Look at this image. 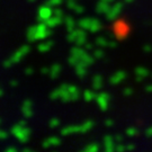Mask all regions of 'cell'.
<instances>
[{
  "label": "cell",
  "mask_w": 152,
  "mask_h": 152,
  "mask_svg": "<svg viewBox=\"0 0 152 152\" xmlns=\"http://www.w3.org/2000/svg\"><path fill=\"white\" fill-rule=\"evenodd\" d=\"M76 130H77L76 127L68 126V127H64V129L61 130V134H62V135H68V134H70V133H72V132H75Z\"/></svg>",
  "instance_id": "10"
},
{
  "label": "cell",
  "mask_w": 152,
  "mask_h": 152,
  "mask_svg": "<svg viewBox=\"0 0 152 152\" xmlns=\"http://www.w3.org/2000/svg\"><path fill=\"white\" fill-rule=\"evenodd\" d=\"M1 95H2V90L0 89V97H1Z\"/></svg>",
  "instance_id": "26"
},
{
  "label": "cell",
  "mask_w": 152,
  "mask_h": 152,
  "mask_svg": "<svg viewBox=\"0 0 152 152\" xmlns=\"http://www.w3.org/2000/svg\"><path fill=\"white\" fill-rule=\"evenodd\" d=\"M9 85H10L11 87H16L17 85H18V81H17V80H10Z\"/></svg>",
  "instance_id": "21"
},
{
  "label": "cell",
  "mask_w": 152,
  "mask_h": 152,
  "mask_svg": "<svg viewBox=\"0 0 152 152\" xmlns=\"http://www.w3.org/2000/svg\"><path fill=\"white\" fill-rule=\"evenodd\" d=\"M52 46H53V42L52 41H46V42H42V43L38 44L37 50L38 52H41V53H46L48 51L51 50Z\"/></svg>",
  "instance_id": "6"
},
{
  "label": "cell",
  "mask_w": 152,
  "mask_h": 152,
  "mask_svg": "<svg viewBox=\"0 0 152 152\" xmlns=\"http://www.w3.org/2000/svg\"><path fill=\"white\" fill-rule=\"evenodd\" d=\"M60 143H61V140L58 136H50V137H48L46 140H44L42 142V147L44 149H48V148H51V147H56Z\"/></svg>",
  "instance_id": "5"
},
{
  "label": "cell",
  "mask_w": 152,
  "mask_h": 152,
  "mask_svg": "<svg viewBox=\"0 0 152 152\" xmlns=\"http://www.w3.org/2000/svg\"><path fill=\"white\" fill-rule=\"evenodd\" d=\"M68 6H69V7H72V1H71V0L68 1Z\"/></svg>",
  "instance_id": "24"
},
{
  "label": "cell",
  "mask_w": 152,
  "mask_h": 152,
  "mask_svg": "<svg viewBox=\"0 0 152 152\" xmlns=\"http://www.w3.org/2000/svg\"><path fill=\"white\" fill-rule=\"evenodd\" d=\"M29 50H31L29 45H23V46H20V48L10 56L12 63H14V64H15V63H18V62L22 60L23 58L29 52Z\"/></svg>",
  "instance_id": "3"
},
{
  "label": "cell",
  "mask_w": 152,
  "mask_h": 152,
  "mask_svg": "<svg viewBox=\"0 0 152 152\" xmlns=\"http://www.w3.org/2000/svg\"><path fill=\"white\" fill-rule=\"evenodd\" d=\"M28 2H35V1H36V0H27Z\"/></svg>",
  "instance_id": "25"
},
{
  "label": "cell",
  "mask_w": 152,
  "mask_h": 152,
  "mask_svg": "<svg viewBox=\"0 0 152 152\" xmlns=\"http://www.w3.org/2000/svg\"><path fill=\"white\" fill-rule=\"evenodd\" d=\"M12 64H14V63H12V61H11V59H7V60H6L5 62L2 63V65H4V68H10V66H11Z\"/></svg>",
  "instance_id": "14"
},
{
  "label": "cell",
  "mask_w": 152,
  "mask_h": 152,
  "mask_svg": "<svg viewBox=\"0 0 152 152\" xmlns=\"http://www.w3.org/2000/svg\"><path fill=\"white\" fill-rule=\"evenodd\" d=\"M33 104L31 99H25L22 105V113L25 118H31L33 116Z\"/></svg>",
  "instance_id": "4"
},
{
  "label": "cell",
  "mask_w": 152,
  "mask_h": 152,
  "mask_svg": "<svg viewBox=\"0 0 152 152\" xmlns=\"http://www.w3.org/2000/svg\"><path fill=\"white\" fill-rule=\"evenodd\" d=\"M53 15L56 17H62V11L60 9H58V8H54L53 9Z\"/></svg>",
  "instance_id": "16"
},
{
  "label": "cell",
  "mask_w": 152,
  "mask_h": 152,
  "mask_svg": "<svg viewBox=\"0 0 152 152\" xmlns=\"http://www.w3.org/2000/svg\"><path fill=\"white\" fill-rule=\"evenodd\" d=\"M65 23H66V25H68V29L71 31V29H72V20H71L70 17H68V18L65 19Z\"/></svg>",
  "instance_id": "17"
},
{
  "label": "cell",
  "mask_w": 152,
  "mask_h": 152,
  "mask_svg": "<svg viewBox=\"0 0 152 152\" xmlns=\"http://www.w3.org/2000/svg\"><path fill=\"white\" fill-rule=\"evenodd\" d=\"M49 72H50L49 68H45V66H44V68H42V69H41V73H42V75H48Z\"/></svg>",
  "instance_id": "20"
},
{
  "label": "cell",
  "mask_w": 152,
  "mask_h": 152,
  "mask_svg": "<svg viewBox=\"0 0 152 152\" xmlns=\"http://www.w3.org/2000/svg\"><path fill=\"white\" fill-rule=\"evenodd\" d=\"M36 33H37V27H36V25H33L31 27L27 29V39L29 42H34V41H36Z\"/></svg>",
  "instance_id": "8"
},
{
  "label": "cell",
  "mask_w": 152,
  "mask_h": 152,
  "mask_svg": "<svg viewBox=\"0 0 152 152\" xmlns=\"http://www.w3.org/2000/svg\"><path fill=\"white\" fill-rule=\"evenodd\" d=\"M49 125L51 129H55V127H58V126L60 125V121L58 120V118H55V117H53V118L50 120Z\"/></svg>",
  "instance_id": "11"
},
{
  "label": "cell",
  "mask_w": 152,
  "mask_h": 152,
  "mask_svg": "<svg viewBox=\"0 0 152 152\" xmlns=\"http://www.w3.org/2000/svg\"><path fill=\"white\" fill-rule=\"evenodd\" d=\"M62 0H48L46 1V5L51 6V7H55V6L60 5Z\"/></svg>",
  "instance_id": "13"
},
{
  "label": "cell",
  "mask_w": 152,
  "mask_h": 152,
  "mask_svg": "<svg viewBox=\"0 0 152 152\" xmlns=\"http://www.w3.org/2000/svg\"><path fill=\"white\" fill-rule=\"evenodd\" d=\"M22 151L23 152H31V151H33V150L31 149V148H23Z\"/></svg>",
  "instance_id": "23"
},
{
  "label": "cell",
  "mask_w": 152,
  "mask_h": 152,
  "mask_svg": "<svg viewBox=\"0 0 152 152\" xmlns=\"http://www.w3.org/2000/svg\"><path fill=\"white\" fill-rule=\"evenodd\" d=\"M10 133L16 137L20 143H27V141L29 140V135H31V130L26 127V126H22L20 124L17 123L16 125H14L11 127Z\"/></svg>",
  "instance_id": "1"
},
{
  "label": "cell",
  "mask_w": 152,
  "mask_h": 152,
  "mask_svg": "<svg viewBox=\"0 0 152 152\" xmlns=\"http://www.w3.org/2000/svg\"><path fill=\"white\" fill-rule=\"evenodd\" d=\"M18 124H20L22 126H26L27 123H26V121L25 120H23V121H19V122H18Z\"/></svg>",
  "instance_id": "22"
},
{
  "label": "cell",
  "mask_w": 152,
  "mask_h": 152,
  "mask_svg": "<svg viewBox=\"0 0 152 152\" xmlns=\"http://www.w3.org/2000/svg\"><path fill=\"white\" fill-rule=\"evenodd\" d=\"M61 22H62V17H56L53 15L52 17H50L45 23H46V25L49 26V28H53V27H55V26H58Z\"/></svg>",
  "instance_id": "7"
},
{
  "label": "cell",
  "mask_w": 152,
  "mask_h": 152,
  "mask_svg": "<svg viewBox=\"0 0 152 152\" xmlns=\"http://www.w3.org/2000/svg\"><path fill=\"white\" fill-rule=\"evenodd\" d=\"M60 71H61V65L59 64V63H54V64L50 68L49 75H50V77H51V79H55L56 77L59 76Z\"/></svg>",
  "instance_id": "9"
},
{
  "label": "cell",
  "mask_w": 152,
  "mask_h": 152,
  "mask_svg": "<svg viewBox=\"0 0 152 152\" xmlns=\"http://www.w3.org/2000/svg\"><path fill=\"white\" fill-rule=\"evenodd\" d=\"M8 136V134L6 133L5 131H1L0 130V140H4V139H6Z\"/></svg>",
  "instance_id": "19"
},
{
  "label": "cell",
  "mask_w": 152,
  "mask_h": 152,
  "mask_svg": "<svg viewBox=\"0 0 152 152\" xmlns=\"http://www.w3.org/2000/svg\"><path fill=\"white\" fill-rule=\"evenodd\" d=\"M6 152H17L18 151V149H17L16 147H12V145H10V147H7L5 149Z\"/></svg>",
  "instance_id": "15"
},
{
  "label": "cell",
  "mask_w": 152,
  "mask_h": 152,
  "mask_svg": "<svg viewBox=\"0 0 152 152\" xmlns=\"http://www.w3.org/2000/svg\"><path fill=\"white\" fill-rule=\"evenodd\" d=\"M53 16V10L52 7L49 5H43L38 8V14H37V19L38 22H46L50 17Z\"/></svg>",
  "instance_id": "2"
},
{
  "label": "cell",
  "mask_w": 152,
  "mask_h": 152,
  "mask_svg": "<svg viewBox=\"0 0 152 152\" xmlns=\"http://www.w3.org/2000/svg\"><path fill=\"white\" fill-rule=\"evenodd\" d=\"M24 72H25V75H26V76H31V75L34 73V69H33V68H26Z\"/></svg>",
  "instance_id": "18"
},
{
  "label": "cell",
  "mask_w": 152,
  "mask_h": 152,
  "mask_svg": "<svg viewBox=\"0 0 152 152\" xmlns=\"http://www.w3.org/2000/svg\"><path fill=\"white\" fill-rule=\"evenodd\" d=\"M50 98H51L52 100H55V99L60 98V89H59V88H58V89H54L53 91L50 94Z\"/></svg>",
  "instance_id": "12"
}]
</instances>
